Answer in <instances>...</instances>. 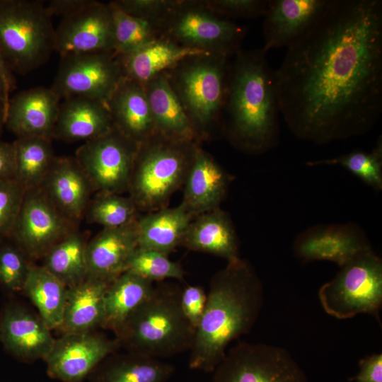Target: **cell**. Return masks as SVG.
<instances>
[{"label": "cell", "mask_w": 382, "mask_h": 382, "mask_svg": "<svg viewBox=\"0 0 382 382\" xmlns=\"http://www.w3.org/2000/svg\"><path fill=\"white\" fill-rule=\"evenodd\" d=\"M231 180L224 169L197 144L184 183L181 204L192 219L219 208Z\"/></svg>", "instance_id": "21"}, {"label": "cell", "mask_w": 382, "mask_h": 382, "mask_svg": "<svg viewBox=\"0 0 382 382\" xmlns=\"http://www.w3.org/2000/svg\"><path fill=\"white\" fill-rule=\"evenodd\" d=\"M231 262L240 258L239 243L232 221L220 207L194 217L181 245Z\"/></svg>", "instance_id": "27"}, {"label": "cell", "mask_w": 382, "mask_h": 382, "mask_svg": "<svg viewBox=\"0 0 382 382\" xmlns=\"http://www.w3.org/2000/svg\"><path fill=\"white\" fill-rule=\"evenodd\" d=\"M137 219L120 227L103 228L88 241V278L110 284L125 272L130 256L138 246Z\"/></svg>", "instance_id": "22"}, {"label": "cell", "mask_w": 382, "mask_h": 382, "mask_svg": "<svg viewBox=\"0 0 382 382\" xmlns=\"http://www.w3.org/2000/svg\"><path fill=\"white\" fill-rule=\"evenodd\" d=\"M51 138L30 137L18 138L15 149L14 178L25 190L40 187L56 156Z\"/></svg>", "instance_id": "34"}, {"label": "cell", "mask_w": 382, "mask_h": 382, "mask_svg": "<svg viewBox=\"0 0 382 382\" xmlns=\"http://www.w3.org/2000/svg\"><path fill=\"white\" fill-rule=\"evenodd\" d=\"M197 144L156 134L139 145L128 190L139 211L167 207L172 195L184 185Z\"/></svg>", "instance_id": "5"}, {"label": "cell", "mask_w": 382, "mask_h": 382, "mask_svg": "<svg viewBox=\"0 0 382 382\" xmlns=\"http://www.w3.org/2000/svg\"><path fill=\"white\" fill-rule=\"evenodd\" d=\"M30 260L9 239L0 242V287L8 292L23 291Z\"/></svg>", "instance_id": "39"}, {"label": "cell", "mask_w": 382, "mask_h": 382, "mask_svg": "<svg viewBox=\"0 0 382 382\" xmlns=\"http://www.w3.org/2000/svg\"><path fill=\"white\" fill-rule=\"evenodd\" d=\"M202 2L211 11L226 19L253 18L265 16L268 0H209Z\"/></svg>", "instance_id": "42"}, {"label": "cell", "mask_w": 382, "mask_h": 382, "mask_svg": "<svg viewBox=\"0 0 382 382\" xmlns=\"http://www.w3.org/2000/svg\"><path fill=\"white\" fill-rule=\"evenodd\" d=\"M308 166H340L358 177L376 191L382 190V139L378 138L375 147L370 151L354 150L337 157L311 161Z\"/></svg>", "instance_id": "36"}, {"label": "cell", "mask_w": 382, "mask_h": 382, "mask_svg": "<svg viewBox=\"0 0 382 382\" xmlns=\"http://www.w3.org/2000/svg\"><path fill=\"white\" fill-rule=\"evenodd\" d=\"M40 188L75 226L85 216L93 192L76 158L66 156L54 157Z\"/></svg>", "instance_id": "18"}, {"label": "cell", "mask_w": 382, "mask_h": 382, "mask_svg": "<svg viewBox=\"0 0 382 382\" xmlns=\"http://www.w3.org/2000/svg\"><path fill=\"white\" fill-rule=\"evenodd\" d=\"M76 226L71 224L39 187L26 190L9 240L31 261L45 254Z\"/></svg>", "instance_id": "13"}, {"label": "cell", "mask_w": 382, "mask_h": 382, "mask_svg": "<svg viewBox=\"0 0 382 382\" xmlns=\"http://www.w3.org/2000/svg\"><path fill=\"white\" fill-rule=\"evenodd\" d=\"M138 212L129 196L97 193L91 200L85 216L89 223L98 224L103 228H117L135 221L139 216Z\"/></svg>", "instance_id": "37"}, {"label": "cell", "mask_w": 382, "mask_h": 382, "mask_svg": "<svg viewBox=\"0 0 382 382\" xmlns=\"http://www.w3.org/2000/svg\"><path fill=\"white\" fill-rule=\"evenodd\" d=\"M372 246L364 231L355 224H320L296 238L293 250L303 262L326 260L340 267Z\"/></svg>", "instance_id": "16"}, {"label": "cell", "mask_w": 382, "mask_h": 382, "mask_svg": "<svg viewBox=\"0 0 382 382\" xmlns=\"http://www.w3.org/2000/svg\"><path fill=\"white\" fill-rule=\"evenodd\" d=\"M25 192L15 178L0 179V242L10 237Z\"/></svg>", "instance_id": "40"}, {"label": "cell", "mask_w": 382, "mask_h": 382, "mask_svg": "<svg viewBox=\"0 0 382 382\" xmlns=\"http://www.w3.org/2000/svg\"><path fill=\"white\" fill-rule=\"evenodd\" d=\"M139 145L116 128L86 141L74 157L93 192L120 194L128 192Z\"/></svg>", "instance_id": "11"}, {"label": "cell", "mask_w": 382, "mask_h": 382, "mask_svg": "<svg viewBox=\"0 0 382 382\" xmlns=\"http://www.w3.org/2000/svg\"><path fill=\"white\" fill-rule=\"evenodd\" d=\"M319 289L322 308L328 315L345 320L361 313L381 324L382 260L373 249L361 253L340 267Z\"/></svg>", "instance_id": "8"}, {"label": "cell", "mask_w": 382, "mask_h": 382, "mask_svg": "<svg viewBox=\"0 0 382 382\" xmlns=\"http://www.w3.org/2000/svg\"><path fill=\"white\" fill-rule=\"evenodd\" d=\"M123 78L113 52L69 53L61 55L50 87L57 97H84L108 101Z\"/></svg>", "instance_id": "12"}, {"label": "cell", "mask_w": 382, "mask_h": 382, "mask_svg": "<svg viewBox=\"0 0 382 382\" xmlns=\"http://www.w3.org/2000/svg\"><path fill=\"white\" fill-rule=\"evenodd\" d=\"M125 272H131L152 282H162L167 279L183 281L185 277L182 266L170 260L168 255L139 247L130 256Z\"/></svg>", "instance_id": "38"}, {"label": "cell", "mask_w": 382, "mask_h": 382, "mask_svg": "<svg viewBox=\"0 0 382 382\" xmlns=\"http://www.w3.org/2000/svg\"><path fill=\"white\" fill-rule=\"evenodd\" d=\"M192 219L181 204L175 207H165L138 216L137 247L168 255L181 245Z\"/></svg>", "instance_id": "29"}, {"label": "cell", "mask_w": 382, "mask_h": 382, "mask_svg": "<svg viewBox=\"0 0 382 382\" xmlns=\"http://www.w3.org/2000/svg\"><path fill=\"white\" fill-rule=\"evenodd\" d=\"M55 51L69 53L114 52L108 4L78 0L55 28Z\"/></svg>", "instance_id": "14"}, {"label": "cell", "mask_w": 382, "mask_h": 382, "mask_svg": "<svg viewBox=\"0 0 382 382\" xmlns=\"http://www.w3.org/2000/svg\"><path fill=\"white\" fill-rule=\"evenodd\" d=\"M6 116V108L5 105L0 102V137L3 132L4 127H5Z\"/></svg>", "instance_id": "48"}, {"label": "cell", "mask_w": 382, "mask_h": 382, "mask_svg": "<svg viewBox=\"0 0 382 382\" xmlns=\"http://www.w3.org/2000/svg\"><path fill=\"white\" fill-rule=\"evenodd\" d=\"M44 1L0 0V47L13 71L25 74L55 51V28Z\"/></svg>", "instance_id": "6"}, {"label": "cell", "mask_w": 382, "mask_h": 382, "mask_svg": "<svg viewBox=\"0 0 382 382\" xmlns=\"http://www.w3.org/2000/svg\"><path fill=\"white\" fill-rule=\"evenodd\" d=\"M174 371L170 364L128 352L108 356L89 376L90 382H167Z\"/></svg>", "instance_id": "30"}, {"label": "cell", "mask_w": 382, "mask_h": 382, "mask_svg": "<svg viewBox=\"0 0 382 382\" xmlns=\"http://www.w3.org/2000/svg\"><path fill=\"white\" fill-rule=\"evenodd\" d=\"M143 86L157 134L173 141L197 143L199 137L173 90L167 71Z\"/></svg>", "instance_id": "26"}, {"label": "cell", "mask_w": 382, "mask_h": 382, "mask_svg": "<svg viewBox=\"0 0 382 382\" xmlns=\"http://www.w3.org/2000/svg\"><path fill=\"white\" fill-rule=\"evenodd\" d=\"M207 301V294L203 287L188 285L183 288L181 306L190 323L197 328L202 318Z\"/></svg>", "instance_id": "43"}, {"label": "cell", "mask_w": 382, "mask_h": 382, "mask_svg": "<svg viewBox=\"0 0 382 382\" xmlns=\"http://www.w3.org/2000/svg\"><path fill=\"white\" fill-rule=\"evenodd\" d=\"M88 242L86 236L73 230L45 254L42 266L68 288L79 284L87 277Z\"/></svg>", "instance_id": "33"}, {"label": "cell", "mask_w": 382, "mask_h": 382, "mask_svg": "<svg viewBox=\"0 0 382 382\" xmlns=\"http://www.w3.org/2000/svg\"><path fill=\"white\" fill-rule=\"evenodd\" d=\"M274 70L280 115L325 144L370 131L382 112V1L330 0Z\"/></svg>", "instance_id": "1"}, {"label": "cell", "mask_w": 382, "mask_h": 382, "mask_svg": "<svg viewBox=\"0 0 382 382\" xmlns=\"http://www.w3.org/2000/svg\"><path fill=\"white\" fill-rule=\"evenodd\" d=\"M0 79L4 82L8 92L10 93L16 88V79L13 71L8 65L4 53L0 47Z\"/></svg>", "instance_id": "46"}, {"label": "cell", "mask_w": 382, "mask_h": 382, "mask_svg": "<svg viewBox=\"0 0 382 382\" xmlns=\"http://www.w3.org/2000/svg\"><path fill=\"white\" fill-rule=\"evenodd\" d=\"M262 47L233 56L229 66L224 111L229 140L250 154H262L279 139L280 115L274 70Z\"/></svg>", "instance_id": "3"}, {"label": "cell", "mask_w": 382, "mask_h": 382, "mask_svg": "<svg viewBox=\"0 0 382 382\" xmlns=\"http://www.w3.org/2000/svg\"><path fill=\"white\" fill-rule=\"evenodd\" d=\"M125 13L149 20L161 25L175 8L179 0H118L114 1Z\"/></svg>", "instance_id": "41"}, {"label": "cell", "mask_w": 382, "mask_h": 382, "mask_svg": "<svg viewBox=\"0 0 382 382\" xmlns=\"http://www.w3.org/2000/svg\"><path fill=\"white\" fill-rule=\"evenodd\" d=\"M183 288L158 282L149 297L115 334L120 346L128 352L151 358H167L190 351L196 328L181 306Z\"/></svg>", "instance_id": "4"}, {"label": "cell", "mask_w": 382, "mask_h": 382, "mask_svg": "<svg viewBox=\"0 0 382 382\" xmlns=\"http://www.w3.org/2000/svg\"><path fill=\"white\" fill-rule=\"evenodd\" d=\"M108 284L87 277L79 284L68 288L59 328L63 334L93 332L100 328Z\"/></svg>", "instance_id": "28"}, {"label": "cell", "mask_w": 382, "mask_h": 382, "mask_svg": "<svg viewBox=\"0 0 382 382\" xmlns=\"http://www.w3.org/2000/svg\"><path fill=\"white\" fill-rule=\"evenodd\" d=\"M15 149L13 143L0 140V179L14 178Z\"/></svg>", "instance_id": "45"}, {"label": "cell", "mask_w": 382, "mask_h": 382, "mask_svg": "<svg viewBox=\"0 0 382 382\" xmlns=\"http://www.w3.org/2000/svg\"><path fill=\"white\" fill-rule=\"evenodd\" d=\"M113 127L139 145L156 132L144 86L123 77L107 103Z\"/></svg>", "instance_id": "23"}, {"label": "cell", "mask_w": 382, "mask_h": 382, "mask_svg": "<svg viewBox=\"0 0 382 382\" xmlns=\"http://www.w3.org/2000/svg\"><path fill=\"white\" fill-rule=\"evenodd\" d=\"M263 304V286L253 265L239 258L212 277L190 349L189 368L212 373L228 345L248 334Z\"/></svg>", "instance_id": "2"}, {"label": "cell", "mask_w": 382, "mask_h": 382, "mask_svg": "<svg viewBox=\"0 0 382 382\" xmlns=\"http://www.w3.org/2000/svg\"><path fill=\"white\" fill-rule=\"evenodd\" d=\"M60 99L51 88L37 86L9 99L5 127L17 138H52Z\"/></svg>", "instance_id": "20"}, {"label": "cell", "mask_w": 382, "mask_h": 382, "mask_svg": "<svg viewBox=\"0 0 382 382\" xmlns=\"http://www.w3.org/2000/svg\"><path fill=\"white\" fill-rule=\"evenodd\" d=\"M230 57H191L167 71L170 84L200 137L224 111Z\"/></svg>", "instance_id": "7"}, {"label": "cell", "mask_w": 382, "mask_h": 382, "mask_svg": "<svg viewBox=\"0 0 382 382\" xmlns=\"http://www.w3.org/2000/svg\"><path fill=\"white\" fill-rule=\"evenodd\" d=\"M50 330L61 327L68 287L42 266H31L23 291Z\"/></svg>", "instance_id": "32"}, {"label": "cell", "mask_w": 382, "mask_h": 382, "mask_svg": "<svg viewBox=\"0 0 382 382\" xmlns=\"http://www.w3.org/2000/svg\"><path fill=\"white\" fill-rule=\"evenodd\" d=\"M352 382H382V354L375 353L359 361V371L349 378Z\"/></svg>", "instance_id": "44"}, {"label": "cell", "mask_w": 382, "mask_h": 382, "mask_svg": "<svg viewBox=\"0 0 382 382\" xmlns=\"http://www.w3.org/2000/svg\"><path fill=\"white\" fill-rule=\"evenodd\" d=\"M154 282L125 272L108 286L104 300V315L100 328L115 334L149 297Z\"/></svg>", "instance_id": "31"}, {"label": "cell", "mask_w": 382, "mask_h": 382, "mask_svg": "<svg viewBox=\"0 0 382 382\" xmlns=\"http://www.w3.org/2000/svg\"><path fill=\"white\" fill-rule=\"evenodd\" d=\"M330 0H268L263 22L264 45L288 47L320 17Z\"/></svg>", "instance_id": "19"}, {"label": "cell", "mask_w": 382, "mask_h": 382, "mask_svg": "<svg viewBox=\"0 0 382 382\" xmlns=\"http://www.w3.org/2000/svg\"><path fill=\"white\" fill-rule=\"evenodd\" d=\"M9 93L8 92L4 82L0 79V102L2 103L7 111L8 101H9Z\"/></svg>", "instance_id": "47"}, {"label": "cell", "mask_w": 382, "mask_h": 382, "mask_svg": "<svg viewBox=\"0 0 382 382\" xmlns=\"http://www.w3.org/2000/svg\"><path fill=\"white\" fill-rule=\"evenodd\" d=\"M212 373L213 382H307L288 350L265 343L238 342Z\"/></svg>", "instance_id": "10"}, {"label": "cell", "mask_w": 382, "mask_h": 382, "mask_svg": "<svg viewBox=\"0 0 382 382\" xmlns=\"http://www.w3.org/2000/svg\"><path fill=\"white\" fill-rule=\"evenodd\" d=\"M120 345L116 339L93 332L66 333L55 339L43 359L47 375L62 382H83Z\"/></svg>", "instance_id": "15"}, {"label": "cell", "mask_w": 382, "mask_h": 382, "mask_svg": "<svg viewBox=\"0 0 382 382\" xmlns=\"http://www.w3.org/2000/svg\"><path fill=\"white\" fill-rule=\"evenodd\" d=\"M112 127L106 103L88 98L71 97L59 104L52 138L86 141L107 133Z\"/></svg>", "instance_id": "24"}, {"label": "cell", "mask_w": 382, "mask_h": 382, "mask_svg": "<svg viewBox=\"0 0 382 382\" xmlns=\"http://www.w3.org/2000/svg\"><path fill=\"white\" fill-rule=\"evenodd\" d=\"M206 54L210 53L161 37L133 52L116 55L123 77L144 85L159 74L174 69L185 59Z\"/></svg>", "instance_id": "25"}, {"label": "cell", "mask_w": 382, "mask_h": 382, "mask_svg": "<svg viewBox=\"0 0 382 382\" xmlns=\"http://www.w3.org/2000/svg\"><path fill=\"white\" fill-rule=\"evenodd\" d=\"M50 330L40 316L18 304L6 305L0 316V340L24 361L45 359L55 340Z\"/></svg>", "instance_id": "17"}, {"label": "cell", "mask_w": 382, "mask_h": 382, "mask_svg": "<svg viewBox=\"0 0 382 382\" xmlns=\"http://www.w3.org/2000/svg\"><path fill=\"white\" fill-rule=\"evenodd\" d=\"M112 21L113 49L116 54L133 52L162 37V27L146 19L132 16L114 1L108 3Z\"/></svg>", "instance_id": "35"}, {"label": "cell", "mask_w": 382, "mask_h": 382, "mask_svg": "<svg viewBox=\"0 0 382 382\" xmlns=\"http://www.w3.org/2000/svg\"><path fill=\"white\" fill-rule=\"evenodd\" d=\"M245 28L219 16L202 1H181L163 27L162 37L190 48L228 57L240 50Z\"/></svg>", "instance_id": "9"}]
</instances>
